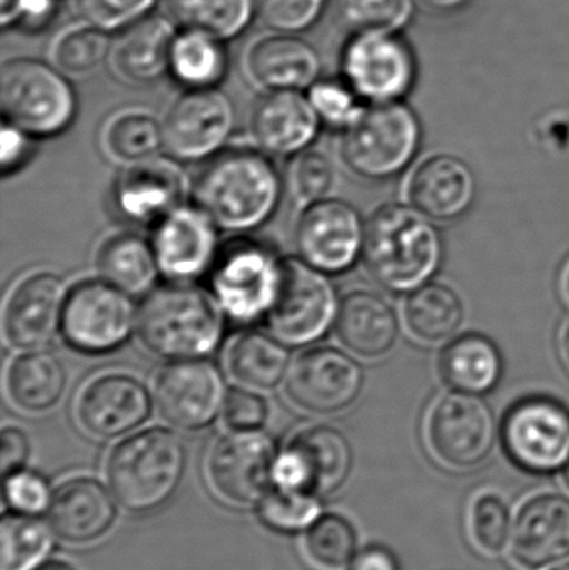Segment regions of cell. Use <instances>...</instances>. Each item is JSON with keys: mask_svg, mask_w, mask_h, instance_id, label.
Instances as JSON below:
<instances>
[{"mask_svg": "<svg viewBox=\"0 0 569 570\" xmlns=\"http://www.w3.org/2000/svg\"><path fill=\"white\" fill-rule=\"evenodd\" d=\"M306 94L323 126L333 129L346 130L364 110L363 99L343 76H321Z\"/></svg>", "mask_w": 569, "mask_h": 570, "instance_id": "43", "label": "cell"}, {"mask_svg": "<svg viewBox=\"0 0 569 570\" xmlns=\"http://www.w3.org/2000/svg\"><path fill=\"white\" fill-rule=\"evenodd\" d=\"M471 0H416L418 6L433 13H453L464 9Z\"/></svg>", "mask_w": 569, "mask_h": 570, "instance_id": "54", "label": "cell"}, {"mask_svg": "<svg viewBox=\"0 0 569 570\" xmlns=\"http://www.w3.org/2000/svg\"><path fill=\"white\" fill-rule=\"evenodd\" d=\"M229 67L226 40L203 30H177L170 49L169 76L184 90L219 87Z\"/></svg>", "mask_w": 569, "mask_h": 570, "instance_id": "32", "label": "cell"}, {"mask_svg": "<svg viewBox=\"0 0 569 570\" xmlns=\"http://www.w3.org/2000/svg\"><path fill=\"white\" fill-rule=\"evenodd\" d=\"M223 417L230 431H259L269 419V405L257 391L241 385L229 389Z\"/></svg>", "mask_w": 569, "mask_h": 570, "instance_id": "48", "label": "cell"}, {"mask_svg": "<svg viewBox=\"0 0 569 570\" xmlns=\"http://www.w3.org/2000/svg\"><path fill=\"white\" fill-rule=\"evenodd\" d=\"M363 263L381 287L398 294L413 292L440 269L443 240L416 207L386 204L366 223Z\"/></svg>", "mask_w": 569, "mask_h": 570, "instance_id": "3", "label": "cell"}, {"mask_svg": "<svg viewBox=\"0 0 569 570\" xmlns=\"http://www.w3.org/2000/svg\"><path fill=\"white\" fill-rule=\"evenodd\" d=\"M551 570H569V562H567V564L557 566V568Z\"/></svg>", "mask_w": 569, "mask_h": 570, "instance_id": "60", "label": "cell"}, {"mask_svg": "<svg viewBox=\"0 0 569 570\" xmlns=\"http://www.w3.org/2000/svg\"><path fill=\"white\" fill-rule=\"evenodd\" d=\"M234 127L236 106L219 87L184 90L164 117V146L179 163H203L223 153Z\"/></svg>", "mask_w": 569, "mask_h": 570, "instance_id": "12", "label": "cell"}, {"mask_svg": "<svg viewBox=\"0 0 569 570\" xmlns=\"http://www.w3.org/2000/svg\"><path fill=\"white\" fill-rule=\"evenodd\" d=\"M408 197L424 216L450 223L460 219L473 206L477 179L464 160L440 154L414 170Z\"/></svg>", "mask_w": 569, "mask_h": 570, "instance_id": "28", "label": "cell"}, {"mask_svg": "<svg viewBox=\"0 0 569 570\" xmlns=\"http://www.w3.org/2000/svg\"><path fill=\"white\" fill-rule=\"evenodd\" d=\"M330 0H256L257 19L273 32L304 33L313 29Z\"/></svg>", "mask_w": 569, "mask_h": 570, "instance_id": "46", "label": "cell"}, {"mask_svg": "<svg viewBox=\"0 0 569 570\" xmlns=\"http://www.w3.org/2000/svg\"><path fill=\"white\" fill-rule=\"evenodd\" d=\"M104 144L114 159L140 163L159 156L164 146L163 122L144 110H120L110 117L104 130Z\"/></svg>", "mask_w": 569, "mask_h": 570, "instance_id": "38", "label": "cell"}, {"mask_svg": "<svg viewBox=\"0 0 569 570\" xmlns=\"http://www.w3.org/2000/svg\"><path fill=\"white\" fill-rule=\"evenodd\" d=\"M227 389L224 375L206 358L170 361L154 379V404L160 417L183 431H203L223 414Z\"/></svg>", "mask_w": 569, "mask_h": 570, "instance_id": "15", "label": "cell"}, {"mask_svg": "<svg viewBox=\"0 0 569 570\" xmlns=\"http://www.w3.org/2000/svg\"><path fill=\"white\" fill-rule=\"evenodd\" d=\"M177 27L163 12L112 36L109 63L114 76L129 86L144 87L169 76L170 49Z\"/></svg>", "mask_w": 569, "mask_h": 570, "instance_id": "27", "label": "cell"}, {"mask_svg": "<svg viewBox=\"0 0 569 570\" xmlns=\"http://www.w3.org/2000/svg\"><path fill=\"white\" fill-rule=\"evenodd\" d=\"M563 479L565 484H567V488L569 489V462L567 464V468L563 469Z\"/></svg>", "mask_w": 569, "mask_h": 570, "instance_id": "59", "label": "cell"}, {"mask_svg": "<svg viewBox=\"0 0 569 570\" xmlns=\"http://www.w3.org/2000/svg\"><path fill=\"white\" fill-rule=\"evenodd\" d=\"M563 347H565V355H567V361L569 364V327L567 328V334H565Z\"/></svg>", "mask_w": 569, "mask_h": 570, "instance_id": "57", "label": "cell"}, {"mask_svg": "<svg viewBox=\"0 0 569 570\" xmlns=\"http://www.w3.org/2000/svg\"><path fill=\"white\" fill-rule=\"evenodd\" d=\"M320 116L301 90H266L251 110V130L263 153L297 156L320 136Z\"/></svg>", "mask_w": 569, "mask_h": 570, "instance_id": "23", "label": "cell"}, {"mask_svg": "<svg viewBox=\"0 0 569 570\" xmlns=\"http://www.w3.org/2000/svg\"><path fill=\"white\" fill-rule=\"evenodd\" d=\"M340 304L330 274L314 269L300 257H286L283 285L266 322L271 334L287 347H307L334 328Z\"/></svg>", "mask_w": 569, "mask_h": 570, "instance_id": "9", "label": "cell"}, {"mask_svg": "<svg viewBox=\"0 0 569 570\" xmlns=\"http://www.w3.org/2000/svg\"><path fill=\"white\" fill-rule=\"evenodd\" d=\"M363 217L351 204L340 199L307 204L296 224L297 257L321 273H347L363 257Z\"/></svg>", "mask_w": 569, "mask_h": 570, "instance_id": "16", "label": "cell"}, {"mask_svg": "<svg viewBox=\"0 0 569 570\" xmlns=\"http://www.w3.org/2000/svg\"><path fill=\"white\" fill-rule=\"evenodd\" d=\"M223 308L213 294L194 284L163 285L146 295L137 312V337L166 361L213 355L226 335Z\"/></svg>", "mask_w": 569, "mask_h": 570, "instance_id": "2", "label": "cell"}, {"mask_svg": "<svg viewBox=\"0 0 569 570\" xmlns=\"http://www.w3.org/2000/svg\"><path fill=\"white\" fill-rule=\"evenodd\" d=\"M416 0H337L341 23L354 32H403Z\"/></svg>", "mask_w": 569, "mask_h": 570, "instance_id": "41", "label": "cell"}, {"mask_svg": "<svg viewBox=\"0 0 569 570\" xmlns=\"http://www.w3.org/2000/svg\"><path fill=\"white\" fill-rule=\"evenodd\" d=\"M336 183V169L326 154L306 149L297 154L291 169V186L301 203L313 204L326 199Z\"/></svg>", "mask_w": 569, "mask_h": 570, "instance_id": "47", "label": "cell"}, {"mask_svg": "<svg viewBox=\"0 0 569 570\" xmlns=\"http://www.w3.org/2000/svg\"><path fill=\"white\" fill-rule=\"evenodd\" d=\"M33 153V137L23 130L17 129L12 124L2 126V174L3 177L17 173L20 167L29 163Z\"/></svg>", "mask_w": 569, "mask_h": 570, "instance_id": "51", "label": "cell"}, {"mask_svg": "<svg viewBox=\"0 0 569 570\" xmlns=\"http://www.w3.org/2000/svg\"><path fill=\"white\" fill-rule=\"evenodd\" d=\"M471 532L478 548L488 554H500L513 535L510 505L500 495L484 494L471 509Z\"/></svg>", "mask_w": 569, "mask_h": 570, "instance_id": "45", "label": "cell"}, {"mask_svg": "<svg viewBox=\"0 0 569 570\" xmlns=\"http://www.w3.org/2000/svg\"><path fill=\"white\" fill-rule=\"evenodd\" d=\"M421 144L416 112L403 100L373 102L344 130L341 154L356 176L386 180L403 173Z\"/></svg>", "mask_w": 569, "mask_h": 570, "instance_id": "7", "label": "cell"}, {"mask_svg": "<svg viewBox=\"0 0 569 570\" xmlns=\"http://www.w3.org/2000/svg\"><path fill=\"white\" fill-rule=\"evenodd\" d=\"M403 315L414 337L438 344L457 334L463 324L464 305L450 285L431 283L411 292L404 302Z\"/></svg>", "mask_w": 569, "mask_h": 570, "instance_id": "36", "label": "cell"}, {"mask_svg": "<svg viewBox=\"0 0 569 570\" xmlns=\"http://www.w3.org/2000/svg\"><path fill=\"white\" fill-rule=\"evenodd\" d=\"M112 36L77 20L63 27L49 43V62L69 79H86L109 63Z\"/></svg>", "mask_w": 569, "mask_h": 570, "instance_id": "37", "label": "cell"}, {"mask_svg": "<svg viewBox=\"0 0 569 570\" xmlns=\"http://www.w3.org/2000/svg\"><path fill=\"white\" fill-rule=\"evenodd\" d=\"M207 277L227 321L253 325L266 321L276 304L284 259L266 244L241 237L220 249Z\"/></svg>", "mask_w": 569, "mask_h": 570, "instance_id": "6", "label": "cell"}, {"mask_svg": "<svg viewBox=\"0 0 569 570\" xmlns=\"http://www.w3.org/2000/svg\"><path fill=\"white\" fill-rule=\"evenodd\" d=\"M563 287H565V292H567V295L569 298V266L567 267V273H565Z\"/></svg>", "mask_w": 569, "mask_h": 570, "instance_id": "58", "label": "cell"}, {"mask_svg": "<svg viewBox=\"0 0 569 570\" xmlns=\"http://www.w3.org/2000/svg\"><path fill=\"white\" fill-rule=\"evenodd\" d=\"M187 451L176 432L150 428L122 439L107 458V484L120 508L149 514L166 505L183 484Z\"/></svg>", "mask_w": 569, "mask_h": 570, "instance_id": "4", "label": "cell"}, {"mask_svg": "<svg viewBox=\"0 0 569 570\" xmlns=\"http://www.w3.org/2000/svg\"><path fill=\"white\" fill-rule=\"evenodd\" d=\"M261 521L279 532H297L310 528L321 515L317 495L276 484L257 504Z\"/></svg>", "mask_w": 569, "mask_h": 570, "instance_id": "42", "label": "cell"}, {"mask_svg": "<svg viewBox=\"0 0 569 570\" xmlns=\"http://www.w3.org/2000/svg\"><path fill=\"white\" fill-rule=\"evenodd\" d=\"M286 394L296 407L316 415L350 407L363 391V368L346 352L311 347L291 362Z\"/></svg>", "mask_w": 569, "mask_h": 570, "instance_id": "19", "label": "cell"}, {"mask_svg": "<svg viewBox=\"0 0 569 570\" xmlns=\"http://www.w3.org/2000/svg\"><path fill=\"white\" fill-rule=\"evenodd\" d=\"M508 458L534 475L563 471L569 462V412L547 397L518 402L501 428Z\"/></svg>", "mask_w": 569, "mask_h": 570, "instance_id": "11", "label": "cell"}, {"mask_svg": "<svg viewBox=\"0 0 569 570\" xmlns=\"http://www.w3.org/2000/svg\"><path fill=\"white\" fill-rule=\"evenodd\" d=\"M194 200L219 229L253 233L279 209L283 180L263 150H223L209 159L194 183Z\"/></svg>", "mask_w": 569, "mask_h": 570, "instance_id": "1", "label": "cell"}, {"mask_svg": "<svg viewBox=\"0 0 569 570\" xmlns=\"http://www.w3.org/2000/svg\"><path fill=\"white\" fill-rule=\"evenodd\" d=\"M277 459L276 442L263 429L227 432L207 458L210 488L229 504H259L273 488Z\"/></svg>", "mask_w": 569, "mask_h": 570, "instance_id": "13", "label": "cell"}, {"mask_svg": "<svg viewBox=\"0 0 569 570\" xmlns=\"http://www.w3.org/2000/svg\"><path fill=\"white\" fill-rule=\"evenodd\" d=\"M96 264L102 279L130 295L149 294L160 276L153 243L134 233L107 239L97 253Z\"/></svg>", "mask_w": 569, "mask_h": 570, "instance_id": "34", "label": "cell"}, {"mask_svg": "<svg viewBox=\"0 0 569 570\" xmlns=\"http://www.w3.org/2000/svg\"><path fill=\"white\" fill-rule=\"evenodd\" d=\"M334 328L341 344L364 358L383 357L400 335L396 312L371 291H353L341 298Z\"/></svg>", "mask_w": 569, "mask_h": 570, "instance_id": "29", "label": "cell"}, {"mask_svg": "<svg viewBox=\"0 0 569 570\" xmlns=\"http://www.w3.org/2000/svg\"><path fill=\"white\" fill-rule=\"evenodd\" d=\"M117 509L110 492L92 478L60 482L47 504L50 531L70 546L100 541L116 524Z\"/></svg>", "mask_w": 569, "mask_h": 570, "instance_id": "24", "label": "cell"}, {"mask_svg": "<svg viewBox=\"0 0 569 570\" xmlns=\"http://www.w3.org/2000/svg\"><path fill=\"white\" fill-rule=\"evenodd\" d=\"M69 288L49 271L29 274L17 283L3 307V337L20 351L43 348L60 334Z\"/></svg>", "mask_w": 569, "mask_h": 570, "instance_id": "21", "label": "cell"}, {"mask_svg": "<svg viewBox=\"0 0 569 570\" xmlns=\"http://www.w3.org/2000/svg\"><path fill=\"white\" fill-rule=\"evenodd\" d=\"M353 469V448L340 429L311 425L297 432L279 455L274 481L310 494L340 491Z\"/></svg>", "mask_w": 569, "mask_h": 570, "instance_id": "18", "label": "cell"}, {"mask_svg": "<svg viewBox=\"0 0 569 570\" xmlns=\"http://www.w3.org/2000/svg\"><path fill=\"white\" fill-rule=\"evenodd\" d=\"M0 107L3 122L47 139L72 126L79 99L72 79L49 60L13 57L0 69Z\"/></svg>", "mask_w": 569, "mask_h": 570, "instance_id": "5", "label": "cell"}, {"mask_svg": "<svg viewBox=\"0 0 569 570\" xmlns=\"http://www.w3.org/2000/svg\"><path fill=\"white\" fill-rule=\"evenodd\" d=\"M50 549V532L36 515L6 512L0 522V570L32 569Z\"/></svg>", "mask_w": 569, "mask_h": 570, "instance_id": "39", "label": "cell"}, {"mask_svg": "<svg viewBox=\"0 0 569 570\" xmlns=\"http://www.w3.org/2000/svg\"><path fill=\"white\" fill-rule=\"evenodd\" d=\"M33 570H77L70 562L63 561V559H49V561L42 562L37 566Z\"/></svg>", "mask_w": 569, "mask_h": 570, "instance_id": "56", "label": "cell"}, {"mask_svg": "<svg viewBox=\"0 0 569 570\" xmlns=\"http://www.w3.org/2000/svg\"><path fill=\"white\" fill-rule=\"evenodd\" d=\"M20 0H0V26L3 30L16 29Z\"/></svg>", "mask_w": 569, "mask_h": 570, "instance_id": "55", "label": "cell"}, {"mask_svg": "<svg viewBox=\"0 0 569 570\" xmlns=\"http://www.w3.org/2000/svg\"><path fill=\"white\" fill-rule=\"evenodd\" d=\"M227 371L243 387L273 391L286 381L290 348L274 334L244 331L227 348Z\"/></svg>", "mask_w": 569, "mask_h": 570, "instance_id": "31", "label": "cell"}, {"mask_svg": "<svg viewBox=\"0 0 569 570\" xmlns=\"http://www.w3.org/2000/svg\"><path fill=\"white\" fill-rule=\"evenodd\" d=\"M159 3L160 0H72L79 20L110 36L146 19Z\"/></svg>", "mask_w": 569, "mask_h": 570, "instance_id": "44", "label": "cell"}, {"mask_svg": "<svg viewBox=\"0 0 569 570\" xmlns=\"http://www.w3.org/2000/svg\"><path fill=\"white\" fill-rule=\"evenodd\" d=\"M62 0H20L16 29L30 36L46 32L60 12Z\"/></svg>", "mask_w": 569, "mask_h": 570, "instance_id": "50", "label": "cell"}, {"mask_svg": "<svg viewBox=\"0 0 569 570\" xmlns=\"http://www.w3.org/2000/svg\"><path fill=\"white\" fill-rule=\"evenodd\" d=\"M30 455V442L26 432L16 425H7L2 431V475L3 481L26 469Z\"/></svg>", "mask_w": 569, "mask_h": 570, "instance_id": "52", "label": "cell"}, {"mask_svg": "<svg viewBox=\"0 0 569 570\" xmlns=\"http://www.w3.org/2000/svg\"><path fill=\"white\" fill-rule=\"evenodd\" d=\"M159 9L177 29L203 30L226 42L257 19L256 0H160Z\"/></svg>", "mask_w": 569, "mask_h": 570, "instance_id": "35", "label": "cell"}, {"mask_svg": "<svg viewBox=\"0 0 569 570\" xmlns=\"http://www.w3.org/2000/svg\"><path fill=\"white\" fill-rule=\"evenodd\" d=\"M251 80L266 90L306 92L321 77L323 62L300 33L273 32L251 43L244 59Z\"/></svg>", "mask_w": 569, "mask_h": 570, "instance_id": "26", "label": "cell"}, {"mask_svg": "<svg viewBox=\"0 0 569 570\" xmlns=\"http://www.w3.org/2000/svg\"><path fill=\"white\" fill-rule=\"evenodd\" d=\"M306 554L317 568L341 570L350 568L356 558L357 532L341 514H321L307 528Z\"/></svg>", "mask_w": 569, "mask_h": 570, "instance_id": "40", "label": "cell"}, {"mask_svg": "<svg viewBox=\"0 0 569 570\" xmlns=\"http://www.w3.org/2000/svg\"><path fill=\"white\" fill-rule=\"evenodd\" d=\"M154 253L160 276L174 284H194L209 276L219 257V226L197 204L167 214L154 226Z\"/></svg>", "mask_w": 569, "mask_h": 570, "instance_id": "17", "label": "cell"}, {"mask_svg": "<svg viewBox=\"0 0 569 570\" xmlns=\"http://www.w3.org/2000/svg\"><path fill=\"white\" fill-rule=\"evenodd\" d=\"M444 384L453 391L483 395L493 391L503 374L500 351L490 338L470 334L451 342L440 357Z\"/></svg>", "mask_w": 569, "mask_h": 570, "instance_id": "33", "label": "cell"}, {"mask_svg": "<svg viewBox=\"0 0 569 570\" xmlns=\"http://www.w3.org/2000/svg\"><path fill=\"white\" fill-rule=\"evenodd\" d=\"M137 312L133 295L102 277L80 281L67 294L60 334L80 354H110L137 331Z\"/></svg>", "mask_w": 569, "mask_h": 570, "instance_id": "8", "label": "cell"}, {"mask_svg": "<svg viewBox=\"0 0 569 570\" xmlns=\"http://www.w3.org/2000/svg\"><path fill=\"white\" fill-rule=\"evenodd\" d=\"M340 67L357 96L371 104L403 99L418 76L416 53L401 32L350 33Z\"/></svg>", "mask_w": 569, "mask_h": 570, "instance_id": "10", "label": "cell"}, {"mask_svg": "<svg viewBox=\"0 0 569 570\" xmlns=\"http://www.w3.org/2000/svg\"><path fill=\"white\" fill-rule=\"evenodd\" d=\"M6 385L17 409L27 414H43L56 407L66 392V367L52 352L23 351L10 362Z\"/></svg>", "mask_w": 569, "mask_h": 570, "instance_id": "30", "label": "cell"}, {"mask_svg": "<svg viewBox=\"0 0 569 570\" xmlns=\"http://www.w3.org/2000/svg\"><path fill=\"white\" fill-rule=\"evenodd\" d=\"M426 435L431 451L443 464L477 468L497 444V419L480 395L454 391L434 402Z\"/></svg>", "mask_w": 569, "mask_h": 570, "instance_id": "14", "label": "cell"}, {"mask_svg": "<svg viewBox=\"0 0 569 570\" xmlns=\"http://www.w3.org/2000/svg\"><path fill=\"white\" fill-rule=\"evenodd\" d=\"M350 570H400L396 556L381 546H367L351 562Z\"/></svg>", "mask_w": 569, "mask_h": 570, "instance_id": "53", "label": "cell"}, {"mask_svg": "<svg viewBox=\"0 0 569 570\" xmlns=\"http://www.w3.org/2000/svg\"><path fill=\"white\" fill-rule=\"evenodd\" d=\"M187 177L179 160L150 157L133 163L114 184L112 200L122 219L140 226H156L160 219L183 206Z\"/></svg>", "mask_w": 569, "mask_h": 570, "instance_id": "22", "label": "cell"}, {"mask_svg": "<svg viewBox=\"0 0 569 570\" xmlns=\"http://www.w3.org/2000/svg\"><path fill=\"white\" fill-rule=\"evenodd\" d=\"M6 498L13 511L36 514L49 504V485L36 472L23 469L6 479Z\"/></svg>", "mask_w": 569, "mask_h": 570, "instance_id": "49", "label": "cell"}, {"mask_svg": "<svg viewBox=\"0 0 569 570\" xmlns=\"http://www.w3.org/2000/svg\"><path fill=\"white\" fill-rule=\"evenodd\" d=\"M153 402L149 389L139 379L109 372L84 385L76 402V417L87 434L110 441L140 428L150 417Z\"/></svg>", "mask_w": 569, "mask_h": 570, "instance_id": "20", "label": "cell"}, {"mask_svg": "<svg viewBox=\"0 0 569 570\" xmlns=\"http://www.w3.org/2000/svg\"><path fill=\"white\" fill-rule=\"evenodd\" d=\"M511 554L523 568L538 570L569 558V499L540 494L524 502L511 535Z\"/></svg>", "mask_w": 569, "mask_h": 570, "instance_id": "25", "label": "cell"}]
</instances>
